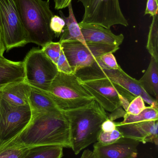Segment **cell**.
Returning <instances> with one entry per match:
<instances>
[{
	"label": "cell",
	"mask_w": 158,
	"mask_h": 158,
	"mask_svg": "<svg viewBox=\"0 0 158 158\" xmlns=\"http://www.w3.org/2000/svg\"><path fill=\"white\" fill-rule=\"evenodd\" d=\"M78 2L82 3L84 8L81 23L99 25L107 29L115 25L129 26L119 0H78Z\"/></svg>",
	"instance_id": "cell-7"
},
{
	"label": "cell",
	"mask_w": 158,
	"mask_h": 158,
	"mask_svg": "<svg viewBox=\"0 0 158 158\" xmlns=\"http://www.w3.org/2000/svg\"><path fill=\"white\" fill-rule=\"evenodd\" d=\"M29 43L43 47L53 41L55 35L50 28L54 15L49 0H14Z\"/></svg>",
	"instance_id": "cell-3"
},
{
	"label": "cell",
	"mask_w": 158,
	"mask_h": 158,
	"mask_svg": "<svg viewBox=\"0 0 158 158\" xmlns=\"http://www.w3.org/2000/svg\"><path fill=\"white\" fill-rule=\"evenodd\" d=\"M138 81L144 90L158 100V62L153 57H151L147 70Z\"/></svg>",
	"instance_id": "cell-19"
},
{
	"label": "cell",
	"mask_w": 158,
	"mask_h": 158,
	"mask_svg": "<svg viewBox=\"0 0 158 158\" xmlns=\"http://www.w3.org/2000/svg\"><path fill=\"white\" fill-rule=\"evenodd\" d=\"M65 26V21L61 17L54 15L51 19L50 28L54 34L55 37L58 38L61 36Z\"/></svg>",
	"instance_id": "cell-27"
},
{
	"label": "cell",
	"mask_w": 158,
	"mask_h": 158,
	"mask_svg": "<svg viewBox=\"0 0 158 158\" xmlns=\"http://www.w3.org/2000/svg\"><path fill=\"white\" fill-rule=\"evenodd\" d=\"M114 53L108 52L101 56L100 59L110 69H117L120 68L115 58Z\"/></svg>",
	"instance_id": "cell-29"
},
{
	"label": "cell",
	"mask_w": 158,
	"mask_h": 158,
	"mask_svg": "<svg viewBox=\"0 0 158 158\" xmlns=\"http://www.w3.org/2000/svg\"><path fill=\"white\" fill-rule=\"evenodd\" d=\"M23 62L24 81L30 86L47 92L58 73L56 65L39 47L32 48Z\"/></svg>",
	"instance_id": "cell-6"
},
{
	"label": "cell",
	"mask_w": 158,
	"mask_h": 158,
	"mask_svg": "<svg viewBox=\"0 0 158 158\" xmlns=\"http://www.w3.org/2000/svg\"><path fill=\"white\" fill-rule=\"evenodd\" d=\"M126 113V111L122 107H120L111 112V114L109 115L108 114V118L114 121L117 119L123 118Z\"/></svg>",
	"instance_id": "cell-32"
},
{
	"label": "cell",
	"mask_w": 158,
	"mask_h": 158,
	"mask_svg": "<svg viewBox=\"0 0 158 158\" xmlns=\"http://www.w3.org/2000/svg\"><path fill=\"white\" fill-rule=\"evenodd\" d=\"M123 118V120L121 122H119L120 124H130L148 121L158 120V110L150 106L146 107L138 115H132L126 112Z\"/></svg>",
	"instance_id": "cell-21"
},
{
	"label": "cell",
	"mask_w": 158,
	"mask_h": 158,
	"mask_svg": "<svg viewBox=\"0 0 158 158\" xmlns=\"http://www.w3.org/2000/svg\"><path fill=\"white\" fill-rule=\"evenodd\" d=\"M117 128L123 137L146 143H151L158 145V120L121 124L116 122Z\"/></svg>",
	"instance_id": "cell-13"
},
{
	"label": "cell",
	"mask_w": 158,
	"mask_h": 158,
	"mask_svg": "<svg viewBox=\"0 0 158 158\" xmlns=\"http://www.w3.org/2000/svg\"><path fill=\"white\" fill-rule=\"evenodd\" d=\"M24 77L23 61L15 62L0 57V89L11 83L23 81Z\"/></svg>",
	"instance_id": "cell-16"
},
{
	"label": "cell",
	"mask_w": 158,
	"mask_h": 158,
	"mask_svg": "<svg viewBox=\"0 0 158 158\" xmlns=\"http://www.w3.org/2000/svg\"><path fill=\"white\" fill-rule=\"evenodd\" d=\"M63 148L58 146L33 147L23 158H62Z\"/></svg>",
	"instance_id": "cell-20"
},
{
	"label": "cell",
	"mask_w": 158,
	"mask_h": 158,
	"mask_svg": "<svg viewBox=\"0 0 158 158\" xmlns=\"http://www.w3.org/2000/svg\"><path fill=\"white\" fill-rule=\"evenodd\" d=\"M62 112L69 124L71 148L76 155L97 142L101 125L108 119L106 111L95 99L86 106Z\"/></svg>",
	"instance_id": "cell-2"
},
{
	"label": "cell",
	"mask_w": 158,
	"mask_h": 158,
	"mask_svg": "<svg viewBox=\"0 0 158 158\" xmlns=\"http://www.w3.org/2000/svg\"><path fill=\"white\" fill-rule=\"evenodd\" d=\"M1 100H2V98H1V95H0V119H1V110H2V109H1Z\"/></svg>",
	"instance_id": "cell-36"
},
{
	"label": "cell",
	"mask_w": 158,
	"mask_h": 158,
	"mask_svg": "<svg viewBox=\"0 0 158 158\" xmlns=\"http://www.w3.org/2000/svg\"><path fill=\"white\" fill-rule=\"evenodd\" d=\"M30 148L10 147L0 149V158H23Z\"/></svg>",
	"instance_id": "cell-23"
},
{
	"label": "cell",
	"mask_w": 158,
	"mask_h": 158,
	"mask_svg": "<svg viewBox=\"0 0 158 158\" xmlns=\"http://www.w3.org/2000/svg\"><path fill=\"white\" fill-rule=\"evenodd\" d=\"M32 112L31 119L26 128L0 149L10 147L41 146L71 148L69 124L62 111Z\"/></svg>",
	"instance_id": "cell-1"
},
{
	"label": "cell",
	"mask_w": 158,
	"mask_h": 158,
	"mask_svg": "<svg viewBox=\"0 0 158 158\" xmlns=\"http://www.w3.org/2000/svg\"><path fill=\"white\" fill-rule=\"evenodd\" d=\"M61 111L83 106L94 99L81 84L76 74L58 72L47 92H44Z\"/></svg>",
	"instance_id": "cell-5"
},
{
	"label": "cell",
	"mask_w": 158,
	"mask_h": 158,
	"mask_svg": "<svg viewBox=\"0 0 158 158\" xmlns=\"http://www.w3.org/2000/svg\"><path fill=\"white\" fill-rule=\"evenodd\" d=\"M1 109L0 148L14 139L26 128L32 115L29 104L14 106L2 98Z\"/></svg>",
	"instance_id": "cell-10"
},
{
	"label": "cell",
	"mask_w": 158,
	"mask_h": 158,
	"mask_svg": "<svg viewBox=\"0 0 158 158\" xmlns=\"http://www.w3.org/2000/svg\"><path fill=\"white\" fill-rule=\"evenodd\" d=\"M123 137L122 133L117 128L108 132L101 131L97 137V142L102 145H108L115 143Z\"/></svg>",
	"instance_id": "cell-25"
},
{
	"label": "cell",
	"mask_w": 158,
	"mask_h": 158,
	"mask_svg": "<svg viewBox=\"0 0 158 158\" xmlns=\"http://www.w3.org/2000/svg\"><path fill=\"white\" fill-rule=\"evenodd\" d=\"M73 73L91 66L97 58L108 52L114 53L119 47L86 43H82L76 40H68L59 42Z\"/></svg>",
	"instance_id": "cell-8"
},
{
	"label": "cell",
	"mask_w": 158,
	"mask_h": 158,
	"mask_svg": "<svg viewBox=\"0 0 158 158\" xmlns=\"http://www.w3.org/2000/svg\"><path fill=\"white\" fill-rule=\"evenodd\" d=\"M139 143L138 141L124 137L108 145H102L96 142L93 152L96 158H136Z\"/></svg>",
	"instance_id": "cell-12"
},
{
	"label": "cell",
	"mask_w": 158,
	"mask_h": 158,
	"mask_svg": "<svg viewBox=\"0 0 158 158\" xmlns=\"http://www.w3.org/2000/svg\"><path fill=\"white\" fill-rule=\"evenodd\" d=\"M41 49L46 56L56 64L62 50L61 44L59 42L52 41L47 44Z\"/></svg>",
	"instance_id": "cell-24"
},
{
	"label": "cell",
	"mask_w": 158,
	"mask_h": 158,
	"mask_svg": "<svg viewBox=\"0 0 158 158\" xmlns=\"http://www.w3.org/2000/svg\"><path fill=\"white\" fill-rule=\"evenodd\" d=\"M152 17L146 48L151 57L158 62V15Z\"/></svg>",
	"instance_id": "cell-22"
},
{
	"label": "cell",
	"mask_w": 158,
	"mask_h": 158,
	"mask_svg": "<svg viewBox=\"0 0 158 158\" xmlns=\"http://www.w3.org/2000/svg\"><path fill=\"white\" fill-rule=\"evenodd\" d=\"M68 7L69 9L68 17L65 16L62 11H59L60 17L63 19L66 24L63 32L60 36L59 42L68 40H76L86 44V42L83 36L79 25L74 16L72 3L69 5Z\"/></svg>",
	"instance_id": "cell-17"
},
{
	"label": "cell",
	"mask_w": 158,
	"mask_h": 158,
	"mask_svg": "<svg viewBox=\"0 0 158 158\" xmlns=\"http://www.w3.org/2000/svg\"><path fill=\"white\" fill-rule=\"evenodd\" d=\"M28 101L32 111L44 112L59 110L53 101L42 91L32 86H31Z\"/></svg>",
	"instance_id": "cell-18"
},
{
	"label": "cell",
	"mask_w": 158,
	"mask_h": 158,
	"mask_svg": "<svg viewBox=\"0 0 158 158\" xmlns=\"http://www.w3.org/2000/svg\"><path fill=\"white\" fill-rule=\"evenodd\" d=\"M6 51L5 46L3 39L2 33L0 30V57L3 56V54Z\"/></svg>",
	"instance_id": "cell-35"
},
{
	"label": "cell",
	"mask_w": 158,
	"mask_h": 158,
	"mask_svg": "<svg viewBox=\"0 0 158 158\" xmlns=\"http://www.w3.org/2000/svg\"><path fill=\"white\" fill-rule=\"evenodd\" d=\"M86 43L101 44L119 47L124 37L123 34L116 35L110 30L99 25L79 23Z\"/></svg>",
	"instance_id": "cell-14"
},
{
	"label": "cell",
	"mask_w": 158,
	"mask_h": 158,
	"mask_svg": "<svg viewBox=\"0 0 158 158\" xmlns=\"http://www.w3.org/2000/svg\"><path fill=\"white\" fill-rule=\"evenodd\" d=\"M117 129L116 122L109 119L105 120L101 125V131L104 132H111Z\"/></svg>",
	"instance_id": "cell-31"
},
{
	"label": "cell",
	"mask_w": 158,
	"mask_h": 158,
	"mask_svg": "<svg viewBox=\"0 0 158 158\" xmlns=\"http://www.w3.org/2000/svg\"><path fill=\"white\" fill-rule=\"evenodd\" d=\"M0 18L6 51L29 43L14 0H0Z\"/></svg>",
	"instance_id": "cell-9"
},
{
	"label": "cell",
	"mask_w": 158,
	"mask_h": 158,
	"mask_svg": "<svg viewBox=\"0 0 158 158\" xmlns=\"http://www.w3.org/2000/svg\"><path fill=\"white\" fill-rule=\"evenodd\" d=\"M72 0H54L55 8L60 10L68 7Z\"/></svg>",
	"instance_id": "cell-33"
},
{
	"label": "cell",
	"mask_w": 158,
	"mask_h": 158,
	"mask_svg": "<svg viewBox=\"0 0 158 158\" xmlns=\"http://www.w3.org/2000/svg\"><path fill=\"white\" fill-rule=\"evenodd\" d=\"M31 86L25 81H18L6 85L0 89L2 99L14 106L28 104Z\"/></svg>",
	"instance_id": "cell-15"
},
{
	"label": "cell",
	"mask_w": 158,
	"mask_h": 158,
	"mask_svg": "<svg viewBox=\"0 0 158 158\" xmlns=\"http://www.w3.org/2000/svg\"><path fill=\"white\" fill-rule=\"evenodd\" d=\"M80 158H96L93 151L86 149L83 151L81 156Z\"/></svg>",
	"instance_id": "cell-34"
},
{
	"label": "cell",
	"mask_w": 158,
	"mask_h": 158,
	"mask_svg": "<svg viewBox=\"0 0 158 158\" xmlns=\"http://www.w3.org/2000/svg\"><path fill=\"white\" fill-rule=\"evenodd\" d=\"M158 0H147L145 15H149L153 17L158 15Z\"/></svg>",
	"instance_id": "cell-30"
},
{
	"label": "cell",
	"mask_w": 158,
	"mask_h": 158,
	"mask_svg": "<svg viewBox=\"0 0 158 158\" xmlns=\"http://www.w3.org/2000/svg\"><path fill=\"white\" fill-rule=\"evenodd\" d=\"M81 84L105 110L111 112L121 106L119 95L131 101L135 97L124 88L100 74L93 64L75 73Z\"/></svg>",
	"instance_id": "cell-4"
},
{
	"label": "cell",
	"mask_w": 158,
	"mask_h": 158,
	"mask_svg": "<svg viewBox=\"0 0 158 158\" xmlns=\"http://www.w3.org/2000/svg\"><path fill=\"white\" fill-rule=\"evenodd\" d=\"M98 72L116 84L123 87L134 96H141L151 106L158 109V100L149 95L142 88L138 80L126 74L121 68L117 69L109 68L99 58L93 64Z\"/></svg>",
	"instance_id": "cell-11"
},
{
	"label": "cell",
	"mask_w": 158,
	"mask_h": 158,
	"mask_svg": "<svg viewBox=\"0 0 158 158\" xmlns=\"http://www.w3.org/2000/svg\"><path fill=\"white\" fill-rule=\"evenodd\" d=\"M56 65L58 72L66 74H71L73 73L70 65L62 50Z\"/></svg>",
	"instance_id": "cell-28"
},
{
	"label": "cell",
	"mask_w": 158,
	"mask_h": 158,
	"mask_svg": "<svg viewBox=\"0 0 158 158\" xmlns=\"http://www.w3.org/2000/svg\"><path fill=\"white\" fill-rule=\"evenodd\" d=\"M146 107V106L143 98L141 96L135 97L130 103L126 112L132 115H138Z\"/></svg>",
	"instance_id": "cell-26"
}]
</instances>
